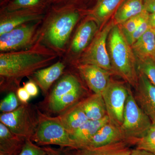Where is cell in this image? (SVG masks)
I'll return each mask as SVG.
<instances>
[{
	"label": "cell",
	"mask_w": 155,
	"mask_h": 155,
	"mask_svg": "<svg viewBox=\"0 0 155 155\" xmlns=\"http://www.w3.org/2000/svg\"><path fill=\"white\" fill-rule=\"evenodd\" d=\"M50 59L32 51L2 53L0 55L1 91H17L23 78L46 66Z\"/></svg>",
	"instance_id": "cell-1"
},
{
	"label": "cell",
	"mask_w": 155,
	"mask_h": 155,
	"mask_svg": "<svg viewBox=\"0 0 155 155\" xmlns=\"http://www.w3.org/2000/svg\"><path fill=\"white\" fill-rule=\"evenodd\" d=\"M107 47L112 73L122 78L135 89L138 83L137 60L119 25L115 24L110 31Z\"/></svg>",
	"instance_id": "cell-2"
},
{
	"label": "cell",
	"mask_w": 155,
	"mask_h": 155,
	"mask_svg": "<svg viewBox=\"0 0 155 155\" xmlns=\"http://www.w3.org/2000/svg\"><path fill=\"white\" fill-rule=\"evenodd\" d=\"M152 124L150 119L139 106L129 87L123 122L119 127L123 140L129 145H135Z\"/></svg>",
	"instance_id": "cell-3"
},
{
	"label": "cell",
	"mask_w": 155,
	"mask_h": 155,
	"mask_svg": "<svg viewBox=\"0 0 155 155\" xmlns=\"http://www.w3.org/2000/svg\"><path fill=\"white\" fill-rule=\"evenodd\" d=\"M38 123L31 141L38 146L54 145L77 149L76 144L62 124L59 116L51 117L38 108Z\"/></svg>",
	"instance_id": "cell-4"
},
{
	"label": "cell",
	"mask_w": 155,
	"mask_h": 155,
	"mask_svg": "<svg viewBox=\"0 0 155 155\" xmlns=\"http://www.w3.org/2000/svg\"><path fill=\"white\" fill-rule=\"evenodd\" d=\"M38 108L33 105L22 104L15 110L2 113L0 122L13 133L31 140L38 123Z\"/></svg>",
	"instance_id": "cell-5"
},
{
	"label": "cell",
	"mask_w": 155,
	"mask_h": 155,
	"mask_svg": "<svg viewBox=\"0 0 155 155\" xmlns=\"http://www.w3.org/2000/svg\"><path fill=\"white\" fill-rule=\"evenodd\" d=\"M129 87L124 84L110 79L102 93L109 122L120 127L123 122Z\"/></svg>",
	"instance_id": "cell-6"
},
{
	"label": "cell",
	"mask_w": 155,
	"mask_h": 155,
	"mask_svg": "<svg viewBox=\"0 0 155 155\" xmlns=\"http://www.w3.org/2000/svg\"><path fill=\"white\" fill-rule=\"evenodd\" d=\"M115 24L114 20L110 21L97 34L88 49L83 55L81 64L95 65L112 73L107 42L110 31Z\"/></svg>",
	"instance_id": "cell-7"
},
{
	"label": "cell",
	"mask_w": 155,
	"mask_h": 155,
	"mask_svg": "<svg viewBox=\"0 0 155 155\" xmlns=\"http://www.w3.org/2000/svg\"><path fill=\"white\" fill-rule=\"evenodd\" d=\"M78 18V13L71 12L55 19L48 30V38L50 42L56 47H63L69 38Z\"/></svg>",
	"instance_id": "cell-8"
},
{
	"label": "cell",
	"mask_w": 155,
	"mask_h": 155,
	"mask_svg": "<svg viewBox=\"0 0 155 155\" xmlns=\"http://www.w3.org/2000/svg\"><path fill=\"white\" fill-rule=\"evenodd\" d=\"M134 96L143 111L155 123V86L145 75L138 72V83Z\"/></svg>",
	"instance_id": "cell-9"
},
{
	"label": "cell",
	"mask_w": 155,
	"mask_h": 155,
	"mask_svg": "<svg viewBox=\"0 0 155 155\" xmlns=\"http://www.w3.org/2000/svg\"><path fill=\"white\" fill-rule=\"evenodd\" d=\"M35 31L33 26L26 25L3 34L0 35V50L7 52L25 46L31 41Z\"/></svg>",
	"instance_id": "cell-10"
},
{
	"label": "cell",
	"mask_w": 155,
	"mask_h": 155,
	"mask_svg": "<svg viewBox=\"0 0 155 155\" xmlns=\"http://www.w3.org/2000/svg\"><path fill=\"white\" fill-rule=\"evenodd\" d=\"M78 69L89 88L94 93L102 94L110 80V77L112 73L91 64H81Z\"/></svg>",
	"instance_id": "cell-11"
},
{
	"label": "cell",
	"mask_w": 155,
	"mask_h": 155,
	"mask_svg": "<svg viewBox=\"0 0 155 155\" xmlns=\"http://www.w3.org/2000/svg\"><path fill=\"white\" fill-rule=\"evenodd\" d=\"M81 86L79 81L74 75L69 74L62 77L47 97L45 101L47 110L50 112L61 99Z\"/></svg>",
	"instance_id": "cell-12"
},
{
	"label": "cell",
	"mask_w": 155,
	"mask_h": 155,
	"mask_svg": "<svg viewBox=\"0 0 155 155\" xmlns=\"http://www.w3.org/2000/svg\"><path fill=\"white\" fill-rule=\"evenodd\" d=\"M120 141H124L119 127L109 122L98 130L84 149L99 147Z\"/></svg>",
	"instance_id": "cell-13"
},
{
	"label": "cell",
	"mask_w": 155,
	"mask_h": 155,
	"mask_svg": "<svg viewBox=\"0 0 155 155\" xmlns=\"http://www.w3.org/2000/svg\"><path fill=\"white\" fill-rule=\"evenodd\" d=\"M109 122L107 116L101 120H90L70 134L77 149H83L103 125Z\"/></svg>",
	"instance_id": "cell-14"
},
{
	"label": "cell",
	"mask_w": 155,
	"mask_h": 155,
	"mask_svg": "<svg viewBox=\"0 0 155 155\" xmlns=\"http://www.w3.org/2000/svg\"><path fill=\"white\" fill-rule=\"evenodd\" d=\"M64 68V64L58 62L47 68L39 69L34 73L35 81L44 94H47L52 84L63 74Z\"/></svg>",
	"instance_id": "cell-15"
},
{
	"label": "cell",
	"mask_w": 155,
	"mask_h": 155,
	"mask_svg": "<svg viewBox=\"0 0 155 155\" xmlns=\"http://www.w3.org/2000/svg\"><path fill=\"white\" fill-rule=\"evenodd\" d=\"M58 116L70 135L88 120L80 102Z\"/></svg>",
	"instance_id": "cell-16"
},
{
	"label": "cell",
	"mask_w": 155,
	"mask_h": 155,
	"mask_svg": "<svg viewBox=\"0 0 155 155\" xmlns=\"http://www.w3.org/2000/svg\"><path fill=\"white\" fill-rule=\"evenodd\" d=\"M80 103L88 120H101L107 116L105 104L101 94L94 93L84 98Z\"/></svg>",
	"instance_id": "cell-17"
},
{
	"label": "cell",
	"mask_w": 155,
	"mask_h": 155,
	"mask_svg": "<svg viewBox=\"0 0 155 155\" xmlns=\"http://www.w3.org/2000/svg\"><path fill=\"white\" fill-rule=\"evenodd\" d=\"M26 139L13 133L0 122V152L20 154Z\"/></svg>",
	"instance_id": "cell-18"
},
{
	"label": "cell",
	"mask_w": 155,
	"mask_h": 155,
	"mask_svg": "<svg viewBox=\"0 0 155 155\" xmlns=\"http://www.w3.org/2000/svg\"><path fill=\"white\" fill-rule=\"evenodd\" d=\"M137 59L154 57L155 29L150 27L131 46Z\"/></svg>",
	"instance_id": "cell-19"
},
{
	"label": "cell",
	"mask_w": 155,
	"mask_h": 155,
	"mask_svg": "<svg viewBox=\"0 0 155 155\" xmlns=\"http://www.w3.org/2000/svg\"><path fill=\"white\" fill-rule=\"evenodd\" d=\"M145 11L143 0H123L114 15L116 25H121Z\"/></svg>",
	"instance_id": "cell-20"
},
{
	"label": "cell",
	"mask_w": 155,
	"mask_h": 155,
	"mask_svg": "<svg viewBox=\"0 0 155 155\" xmlns=\"http://www.w3.org/2000/svg\"><path fill=\"white\" fill-rule=\"evenodd\" d=\"M98 26L93 20H89L81 25L72 41V51L78 53L85 48L94 36Z\"/></svg>",
	"instance_id": "cell-21"
},
{
	"label": "cell",
	"mask_w": 155,
	"mask_h": 155,
	"mask_svg": "<svg viewBox=\"0 0 155 155\" xmlns=\"http://www.w3.org/2000/svg\"><path fill=\"white\" fill-rule=\"evenodd\" d=\"M128 145L120 141L94 148L76 149V155H131Z\"/></svg>",
	"instance_id": "cell-22"
},
{
	"label": "cell",
	"mask_w": 155,
	"mask_h": 155,
	"mask_svg": "<svg viewBox=\"0 0 155 155\" xmlns=\"http://www.w3.org/2000/svg\"><path fill=\"white\" fill-rule=\"evenodd\" d=\"M123 0H98L93 12L95 22L98 26L106 22L116 12Z\"/></svg>",
	"instance_id": "cell-23"
},
{
	"label": "cell",
	"mask_w": 155,
	"mask_h": 155,
	"mask_svg": "<svg viewBox=\"0 0 155 155\" xmlns=\"http://www.w3.org/2000/svg\"><path fill=\"white\" fill-rule=\"evenodd\" d=\"M136 148L155 154V123H152L146 133L137 140Z\"/></svg>",
	"instance_id": "cell-24"
},
{
	"label": "cell",
	"mask_w": 155,
	"mask_h": 155,
	"mask_svg": "<svg viewBox=\"0 0 155 155\" xmlns=\"http://www.w3.org/2000/svg\"><path fill=\"white\" fill-rule=\"evenodd\" d=\"M137 60L138 72L143 73L155 86V58L149 57Z\"/></svg>",
	"instance_id": "cell-25"
},
{
	"label": "cell",
	"mask_w": 155,
	"mask_h": 155,
	"mask_svg": "<svg viewBox=\"0 0 155 155\" xmlns=\"http://www.w3.org/2000/svg\"><path fill=\"white\" fill-rule=\"evenodd\" d=\"M149 15V13L145 10L141 14L130 18L121 25H119L125 37H127L133 33L140 23L148 17Z\"/></svg>",
	"instance_id": "cell-26"
},
{
	"label": "cell",
	"mask_w": 155,
	"mask_h": 155,
	"mask_svg": "<svg viewBox=\"0 0 155 155\" xmlns=\"http://www.w3.org/2000/svg\"><path fill=\"white\" fill-rule=\"evenodd\" d=\"M34 17L31 16H21L5 19L0 24V35L11 31L19 27L21 24L32 20Z\"/></svg>",
	"instance_id": "cell-27"
},
{
	"label": "cell",
	"mask_w": 155,
	"mask_h": 155,
	"mask_svg": "<svg viewBox=\"0 0 155 155\" xmlns=\"http://www.w3.org/2000/svg\"><path fill=\"white\" fill-rule=\"evenodd\" d=\"M20 102L17 94L15 93V92H10L8 95L1 101L0 110L2 113L12 112L20 106L21 104Z\"/></svg>",
	"instance_id": "cell-28"
},
{
	"label": "cell",
	"mask_w": 155,
	"mask_h": 155,
	"mask_svg": "<svg viewBox=\"0 0 155 155\" xmlns=\"http://www.w3.org/2000/svg\"><path fill=\"white\" fill-rule=\"evenodd\" d=\"M19 155H48L43 148L35 144L30 140H26L21 153Z\"/></svg>",
	"instance_id": "cell-29"
},
{
	"label": "cell",
	"mask_w": 155,
	"mask_h": 155,
	"mask_svg": "<svg viewBox=\"0 0 155 155\" xmlns=\"http://www.w3.org/2000/svg\"><path fill=\"white\" fill-rule=\"evenodd\" d=\"M149 17V16H148ZM148 17L145 19L139 25L138 27L134 31L127 37L125 38L130 46L134 43L137 39L143 35L150 26L149 24Z\"/></svg>",
	"instance_id": "cell-30"
},
{
	"label": "cell",
	"mask_w": 155,
	"mask_h": 155,
	"mask_svg": "<svg viewBox=\"0 0 155 155\" xmlns=\"http://www.w3.org/2000/svg\"><path fill=\"white\" fill-rule=\"evenodd\" d=\"M48 155H76V149L69 147L55 148L50 147H43Z\"/></svg>",
	"instance_id": "cell-31"
},
{
	"label": "cell",
	"mask_w": 155,
	"mask_h": 155,
	"mask_svg": "<svg viewBox=\"0 0 155 155\" xmlns=\"http://www.w3.org/2000/svg\"><path fill=\"white\" fill-rule=\"evenodd\" d=\"M16 94L19 101L22 104L28 103L31 97L24 87H19L17 90Z\"/></svg>",
	"instance_id": "cell-32"
},
{
	"label": "cell",
	"mask_w": 155,
	"mask_h": 155,
	"mask_svg": "<svg viewBox=\"0 0 155 155\" xmlns=\"http://www.w3.org/2000/svg\"><path fill=\"white\" fill-rule=\"evenodd\" d=\"M24 87L31 97H36L38 94V88L36 84L33 81H29L26 82L24 85Z\"/></svg>",
	"instance_id": "cell-33"
},
{
	"label": "cell",
	"mask_w": 155,
	"mask_h": 155,
	"mask_svg": "<svg viewBox=\"0 0 155 155\" xmlns=\"http://www.w3.org/2000/svg\"><path fill=\"white\" fill-rule=\"evenodd\" d=\"M40 0H15L14 4L19 7H28L35 5Z\"/></svg>",
	"instance_id": "cell-34"
},
{
	"label": "cell",
	"mask_w": 155,
	"mask_h": 155,
	"mask_svg": "<svg viewBox=\"0 0 155 155\" xmlns=\"http://www.w3.org/2000/svg\"><path fill=\"white\" fill-rule=\"evenodd\" d=\"M144 9L149 14L155 12V0H143Z\"/></svg>",
	"instance_id": "cell-35"
},
{
	"label": "cell",
	"mask_w": 155,
	"mask_h": 155,
	"mask_svg": "<svg viewBox=\"0 0 155 155\" xmlns=\"http://www.w3.org/2000/svg\"><path fill=\"white\" fill-rule=\"evenodd\" d=\"M131 155H155V154L136 148L131 150Z\"/></svg>",
	"instance_id": "cell-36"
},
{
	"label": "cell",
	"mask_w": 155,
	"mask_h": 155,
	"mask_svg": "<svg viewBox=\"0 0 155 155\" xmlns=\"http://www.w3.org/2000/svg\"><path fill=\"white\" fill-rule=\"evenodd\" d=\"M148 21L150 27L155 29V12L149 14Z\"/></svg>",
	"instance_id": "cell-37"
},
{
	"label": "cell",
	"mask_w": 155,
	"mask_h": 155,
	"mask_svg": "<svg viewBox=\"0 0 155 155\" xmlns=\"http://www.w3.org/2000/svg\"><path fill=\"white\" fill-rule=\"evenodd\" d=\"M19 154L16 153H6L0 152V155H19Z\"/></svg>",
	"instance_id": "cell-38"
},
{
	"label": "cell",
	"mask_w": 155,
	"mask_h": 155,
	"mask_svg": "<svg viewBox=\"0 0 155 155\" xmlns=\"http://www.w3.org/2000/svg\"><path fill=\"white\" fill-rule=\"evenodd\" d=\"M154 58H155V51L154 57Z\"/></svg>",
	"instance_id": "cell-39"
}]
</instances>
